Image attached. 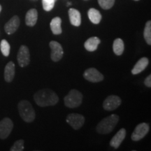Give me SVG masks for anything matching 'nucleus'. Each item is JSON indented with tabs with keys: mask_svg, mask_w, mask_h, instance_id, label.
Wrapping results in <instances>:
<instances>
[{
	"mask_svg": "<svg viewBox=\"0 0 151 151\" xmlns=\"http://www.w3.org/2000/svg\"><path fill=\"white\" fill-rule=\"evenodd\" d=\"M126 137V129L122 128L117 132L116 134L112 138L110 141L111 146L114 148H118Z\"/></svg>",
	"mask_w": 151,
	"mask_h": 151,
	"instance_id": "ddd939ff",
	"label": "nucleus"
},
{
	"mask_svg": "<svg viewBox=\"0 0 151 151\" xmlns=\"http://www.w3.org/2000/svg\"><path fill=\"white\" fill-rule=\"evenodd\" d=\"M100 39L97 37H90L84 43L85 48L89 52H94L97 50L98 46L99 45Z\"/></svg>",
	"mask_w": 151,
	"mask_h": 151,
	"instance_id": "f3484780",
	"label": "nucleus"
},
{
	"mask_svg": "<svg viewBox=\"0 0 151 151\" xmlns=\"http://www.w3.org/2000/svg\"><path fill=\"white\" fill-rule=\"evenodd\" d=\"M83 101V94L77 90H71L64 99L65 105L68 108H76L81 104Z\"/></svg>",
	"mask_w": 151,
	"mask_h": 151,
	"instance_id": "20e7f679",
	"label": "nucleus"
},
{
	"mask_svg": "<svg viewBox=\"0 0 151 151\" xmlns=\"http://www.w3.org/2000/svg\"><path fill=\"white\" fill-rule=\"evenodd\" d=\"M121 99L116 95H110L106 98L103 103V108L106 111H113L121 104Z\"/></svg>",
	"mask_w": 151,
	"mask_h": 151,
	"instance_id": "9b49d317",
	"label": "nucleus"
},
{
	"mask_svg": "<svg viewBox=\"0 0 151 151\" xmlns=\"http://www.w3.org/2000/svg\"><path fill=\"white\" fill-rule=\"evenodd\" d=\"M143 37H144L145 40H146L147 44L149 46L151 45V21L149 20L146 22V26L144 28V32H143Z\"/></svg>",
	"mask_w": 151,
	"mask_h": 151,
	"instance_id": "4be33fe9",
	"label": "nucleus"
},
{
	"mask_svg": "<svg viewBox=\"0 0 151 151\" xmlns=\"http://www.w3.org/2000/svg\"><path fill=\"white\" fill-rule=\"evenodd\" d=\"M55 1H57V0H55Z\"/></svg>",
	"mask_w": 151,
	"mask_h": 151,
	"instance_id": "7c9ffc66",
	"label": "nucleus"
},
{
	"mask_svg": "<svg viewBox=\"0 0 151 151\" xmlns=\"http://www.w3.org/2000/svg\"><path fill=\"white\" fill-rule=\"evenodd\" d=\"M85 79L92 83L101 82L104 80V76L95 68H89L83 73Z\"/></svg>",
	"mask_w": 151,
	"mask_h": 151,
	"instance_id": "9d476101",
	"label": "nucleus"
},
{
	"mask_svg": "<svg viewBox=\"0 0 151 151\" xmlns=\"http://www.w3.org/2000/svg\"><path fill=\"white\" fill-rule=\"evenodd\" d=\"M38 12L35 9H32L27 12L25 16V23L29 27L35 26L37 22Z\"/></svg>",
	"mask_w": 151,
	"mask_h": 151,
	"instance_id": "dca6fc26",
	"label": "nucleus"
},
{
	"mask_svg": "<svg viewBox=\"0 0 151 151\" xmlns=\"http://www.w3.org/2000/svg\"><path fill=\"white\" fill-rule=\"evenodd\" d=\"M14 128L13 121L9 118H4L0 121V139H5L12 132Z\"/></svg>",
	"mask_w": 151,
	"mask_h": 151,
	"instance_id": "423d86ee",
	"label": "nucleus"
},
{
	"mask_svg": "<svg viewBox=\"0 0 151 151\" xmlns=\"http://www.w3.org/2000/svg\"><path fill=\"white\" fill-rule=\"evenodd\" d=\"M119 116L116 114H112L101 120L98 123L96 131L101 134H106L110 133L116 127L119 121Z\"/></svg>",
	"mask_w": 151,
	"mask_h": 151,
	"instance_id": "f03ea898",
	"label": "nucleus"
},
{
	"mask_svg": "<svg viewBox=\"0 0 151 151\" xmlns=\"http://www.w3.org/2000/svg\"><path fill=\"white\" fill-rule=\"evenodd\" d=\"M1 6L0 5V13H1Z\"/></svg>",
	"mask_w": 151,
	"mask_h": 151,
	"instance_id": "c85d7f7f",
	"label": "nucleus"
},
{
	"mask_svg": "<svg viewBox=\"0 0 151 151\" xmlns=\"http://www.w3.org/2000/svg\"><path fill=\"white\" fill-rule=\"evenodd\" d=\"M15 76V64L9 62L4 69V79L6 82L10 83L14 80Z\"/></svg>",
	"mask_w": 151,
	"mask_h": 151,
	"instance_id": "a211bd4d",
	"label": "nucleus"
},
{
	"mask_svg": "<svg viewBox=\"0 0 151 151\" xmlns=\"http://www.w3.org/2000/svg\"><path fill=\"white\" fill-rule=\"evenodd\" d=\"M88 15L90 21H91L93 24H99L100 21H101V18H102L101 14H100L99 11L94 8H91L89 9Z\"/></svg>",
	"mask_w": 151,
	"mask_h": 151,
	"instance_id": "aec40b11",
	"label": "nucleus"
},
{
	"mask_svg": "<svg viewBox=\"0 0 151 151\" xmlns=\"http://www.w3.org/2000/svg\"><path fill=\"white\" fill-rule=\"evenodd\" d=\"M55 0H42L43 8L46 11H50L53 9Z\"/></svg>",
	"mask_w": 151,
	"mask_h": 151,
	"instance_id": "a878e982",
	"label": "nucleus"
},
{
	"mask_svg": "<svg viewBox=\"0 0 151 151\" xmlns=\"http://www.w3.org/2000/svg\"><path fill=\"white\" fill-rule=\"evenodd\" d=\"M0 50H1V53L5 57H8L10 54L11 46L8 41L5 39H3L0 43Z\"/></svg>",
	"mask_w": 151,
	"mask_h": 151,
	"instance_id": "5701e85b",
	"label": "nucleus"
},
{
	"mask_svg": "<svg viewBox=\"0 0 151 151\" xmlns=\"http://www.w3.org/2000/svg\"><path fill=\"white\" fill-rule=\"evenodd\" d=\"M134 1H139V0H134Z\"/></svg>",
	"mask_w": 151,
	"mask_h": 151,
	"instance_id": "c756f323",
	"label": "nucleus"
},
{
	"mask_svg": "<svg viewBox=\"0 0 151 151\" xmlns=\"http://www.w3.org/2000/svg\"><path fill=\"white\" fill-rule=\"evenodd\" d=\"M19 114L22 120L26 122H32L36 117L35 111L32 105L27 100H22L18 105Z\"/></svg>",
	"mask_w": 151,
	"mask_h": 151,
	"instance_id": "7ed1b4c3",
	"label": "nucleus"
},
{
	"mask_svg": "<svg viewBox=\"0 0 151 151\" xmlns=\"http://www.w3.org/2000/svg\"><path fill=\"white\" fill-rule=\"evenodd\" d=\"M71 4L70 3V2H68V4H67V6H69V5H71Z\"/></svg>",
	"mask_w": 151,
	"mask_h": 151,
	"instance_id": "cd10ccee",
	"label": "nucleus"
},
{
	"mask_svg": "<svg viewBox=\"0 0 151 151\" xmlns=\"http://www.w3.org/2000/svg\"><path fill=\"white\" fill-rule=\"evenodd\" d=\"M17 60L20 67H24L29 65L30 62V54L29 48L27 46L24 45L20 46L17 55Z\"/></svg>",
	"mask_w": 151,
	"mask_h": 151,
	"instance_id": "0eeeda50",
	"label": "nucleus"
},
{
	"mask_svg": "<svg viewBox=\"0 0 151 151\" xmlns=\"http://www.w3.org/2000/svg\"><path fill=\"white\" fill-rule=\"evenodd\" d=\"M69 17L71 24L75 27H78L81 24V16L80 12L75 9H69Z\"/></svg>",
	"mask_w": 151,
	"mask_h": 151,
	"instance_id": "2eb2a0df",
	"label": "nucleus"
},
{
	"mask_svg": "<svg viewBox=\"0 0 151 151\" xmlns=\"http://www.w3.org/2000/svg\"><path fill=\"white\" fill-rule=\"evenodd\" d=\"M49 46L51 50V54H50L51 60L53 62L60 61L62 58L64 54L63 48H62L61 44L55 41H52L49 43Z\"/></svg>",
	"mask_w": 151,
	"mask_h": 151,
	"instance_id": "1a4fd4ad",
	"label": "nucleus"
},
{
	"mask_svg": "<svg viewBox=\"0 0 151 151\" xmlns=\"http://www.w3.org/2000/svg\"><path fill=\"white\" fill-rule=\"evenodd\" d=\"M149 129H150V127H149L148 124L146 123V122H142V123L138 124L134 130L133 133H132L131 137L132 139L134 141L141 140L146 137V135L148 133Z\"/></svg>",
	"mask_w": 151,
	"mask_h": 151,
	"instance_id": "6e6552de",
	"label": "nucleus"
},
{
	"mask_svg": "<svg viewBox=\"0 0 151 151\" xmlns=\"http://www.w3.org/2000/svg\"><path fill=\"white\" fill-rule=\"evenodd\" d=\"M124 50V44L121 39H115L113 43V50L116 55H121Z\"/></svg>",
	"mask_w": 151,
	"mask_h": 151,
	"instance_id": "412c9836",
	"label": "nucleus"
},
{
	"mask_svg": "<svg viewBox=\"0 0 151 151\" xmlns=\"http://www.w3.org/2000/svg\"><path fill=\"white\" fill-rule=\"evenodd\" d=\"M34 100L39 106L46 107L57 104L59 101V97L58 94L51 90L42 89L35 94Z\"/></svg>",
	"mask_w": 151,
	"mask_h": 151,
	"instance_id": "f257e3e1",
	"label": "nucleus"
},
{
	"mask_svg": "<svg viewBox=\"0 0 151 151\" xmlns=\"http://www.w3.org/2000/svg\"><path fill=\"white\" fill-rule=\"evenodd\" d=\"M144 84L148 88H151V75H149L144 81Z\"/></svg>",
	"mask_w": 151,
	"mask_h": 151,
	"instance_id": "bb28decb",
	"label": "nucleus"
},
{
	"mask_svg": "<svg viewBox=\"0 0 151 151\" xmlns=\"http://www.w3.org/2000/svg\"><path fill=\"white\" fill-rule=\"evenodd\" d=\"M66 121L73 129L78 130L83 127L85 122V118L78 113H70L66 118Z\"/></svg>",
	"mask_w": 151,
	"mask_h": 151,
	"instance_id": "39448f33",
	"label": "nucleus"
},
{
	"mask_svg": "<svg viewBox=\"0 0 151 151\" xmlns=\"http://www.w3.org/2000/svg\"><path fill=\"white\" fill-rule=\"evenodd\" d=\"M20 26V18L18 16H14L5 24L4 30L7 35H13L16 32Z\"/></svg>",
	"mask_w": 151,
	"mask_h": 151,
	"instance_id": "f8f14e48",
	"label": "nucleus"
},
{
	"mask_svg": "<svg viewBox=\"0 0 151 151\" xmlns=\"http://www.w3.org/2000/svg\"><path fill=\"white\" fill-rule=\"evenodd\" d=\"M62 20L59 17H55V18H52L51 22H50V29L53 35H61L62 32V29L61 27Z\"/></svg>",
	"mask_w": 151,
	"mask_h": 151,
	"instance_id": "6ab92c4d",
	"label": "nucleus"
},
{
	"mask_svg": "<svg viewBox=\"0 0 151 151\" xmlns=\"http://www.w3.org/2000/svg\"><path fill=\"white\" fill-rule=\"evenodd\" d=\"M24 141L22 139L16 141L14 144L11 146L10 149L11 151H22L24 150Z\"/></svg>",
	"mask_w": 151,
	"mask_h": 151,
	"instance_id": "393cba45",
	"label": "nucleus"
},
{
	"mask_svg": "<svg viewBox=\"0 0 151 151\" xmlns=\"http://www.w3.org/2000/svg\"><path fill=\"white\" fill-rule=\"evenodd\" d=\"M98 3L103 9L108 10L112 8L114 5L115 0H98Z\"/></svg>",
	"mask_w": 151,
	"mask_h": 151,
	"instance_id": "b1692460",
	"label": "nucleus"
},
{
	"mask_svg": "<svg viewBox=\"0 0 151 151\" xmlns=\"http://www.w3.org/2000/svg\"><path fill=\"white\" fill-rule=\"evenodd\" d=\"M149 60L147 58H142L138 61L133 69H132V73L133 75H137L142 72L148 67Z\"/></svg>",
	"mask_w": 151,
	"mask_h": 151,
	"instance_id": "4468645a",
	"label": "nucleus"
}]
</instances>
